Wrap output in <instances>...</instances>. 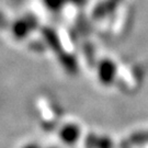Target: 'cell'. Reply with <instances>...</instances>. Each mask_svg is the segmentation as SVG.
Instances as JSON below:
<instances>
[]
</instances>
